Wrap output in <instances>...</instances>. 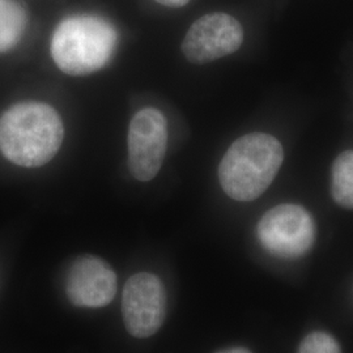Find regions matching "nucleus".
Returning a JSON list of instances; mask_svg holds the SVG:
<instances>
[{
    "mask_svg": "<svg viewBox=\"0 0 353 353\" xmlns=\"http://www.w3.org/2000/svg\"><path fill=\"white\" fill-rule=\"evenodd\" d=\"M64 138L61 115L43 102H20L0 117V152L24 168L48 164Z\"/></svg>",
    "mask_w": 353,
    "mask_h": 353,
    "instance_id": "1",
    "label": "nucleus"
},
{
    "mask_svg": "<svg viewBox=\"0 0 353 353\" xmlns=\"http://www.w3.org/2000/svg\"><path fill=\"white\" fill-rule=\"evenodd\" d=\"M284 160L275 137L252 132L236 140L219 165V181L229 198L252 202L270 188Z\"/></svg>",
    "mask_w": 353,
    "mask_h": 353,
    "instance_id": "2",
    "label": "nucleus"
},
{
    "mask_svg": "<svg viewBox=\"0 0 353 353\" xmlns=\"http://www.w3.org/2000/svg\"><path fill=\"white\" fill-rule=\"evenodd\" d=\"M117 41V30L108 20L93 14H76L65 17L55 28L51 57L67 75H90L110 61Z\"/></svg>",
    "mask_w": 353,
    "mask_h": 353,
    "instance_id": "3",
    "label": "nucleus"
},
{
    "mask_svg": "<svg viewBox=\"0 0 353 353\" xmlns=\"http://www.w3.org/2000/svg\"><path fill=\"white\" fill-rule=\"evenodd\" d=\"M256 233L261 245L270 254L296 259L312 249L316 240V223L301 205L280 204L263 214Z\"/></svg>",
    "mask_w": 353,
    "mask_h": 353,
    "instance_id": "4",
    "label": "nucleus"
},
{
    "mask_svg": "<svg viewBox=\"0 0 353 353\" xmlns=\"http://www.w3.org/2000/svg\"><path fill=\"white\" fill-rule=\"evenodd\" d=\"M168 144V122L154 108L135 114L128 126V169L140 182H148L160 172Z\"/></svg>",
    "mask_w": 353,
    "mask_h": 353,
    "instance_id": "5",
    "label": "nucleus"
},
{
    "mask_svg": "<svg viewBox=\"0 0 353 353\" xmlns=\"http://www.w3.org/2000/svg\"><path fill=\"white\" fill-rule=\"evenodd\" d=\"M166 290L161 279L150 272H139L127 280L122 294L125 326L134 338L154 335L164 323Z\"/></svg>",
    "mask_w": 353,
    "mask_h": 353,
    "instance_id": "6",
    "label": "nucleus"
},
{
    "mask_svg": "<svg viewBox=\"0 0 353 353\" xmlns=\"http://www.w3.org/2000/svg\"><path fill=\"white\" fill-rule=\"evenodd\" d=\"M242 42L239 20L228 13H208L190 26L182 51L190 63L207 64L239 50Z\"/></svg>",
    "mask_w": 353,
    "mask_h": 353,
    "instance_id": "7",
    "label": "nucleus"
},
{
    "mask_svg": "<svg viewBox=\"0 0 353 353\" xmlns=\"http://www.w3.org/2000/svg\"><path fill=\"white\" fill-rule=\"evenodd\" d=\"M65 294L77 307H103L112 303L118 280L110 265L94 255L79 256L67 271Z\"/></svg>",
    "mask_w": 353,
    "mask_h": 353,
    "instance_id": "8",
    "label": "nucleus"
},
{
    "mask_svg": "<svg viewBox=\"0 0 353 353\" xmlns=\"http://www.w3.org/2000/svg\"><path fill=\"white\" fill-rule=\"evenodd\" d=\"M28 16L16 0H0V52L13 49L26 32Z\"/></svg>",
    "mask_w": 353,
    "mask_h": 353,
    "instance_id": "9",
    "label": "nucleus"
},
{
    "mask_svg": "<svg viewBox=\"0 0 353 353\" xmlns=\"http://www.w3.org/2000/svg\"><path fill=\"white\" fill-rule=\"evenodd\" d=\"M331 192L341 207L353 210V151L341 153L332 165Z\"/></svg>",
    "mask_w": 353,
    "mask_h": 353,
    "instance_id": "10",
    "label": "nucleus"
},
{
    "mask_svg": "<svg viewBox=\"0 0 353 353\" xmlns=\"http://www.w3.org/2000/svg\"><path fill=\"white\" fill-rule=\"evenodd\" d=\"M299 353H341L338 341L326 332L309 334L300 344Z\"/></svg>",
    "mask_w": 353,
    "mask_h": 353,
    "instance_id": "11",
    "label": "nucleus"
},
{
    "mask_svg": "<svg viewBox=\"0 0 353 353\" xmlns=\"http://www.w3.org/2000/svg\"><path fill=\"white\" fill-rule=\"evenodd\" d=\"M159 4L165 6V7H170V8H181L183 6H186L190 0H154Z\"/></svg>",
    "mask_w": 353,
    "mask_h": 353,
    "instance_id": "12",
    "label": "nucleus"
},
{
    "mask_svg": "<svg viewBox=\"0 0 353 353\" xmlns=\"http://www.w3.org/2000/svg\"><path fill=\"white\" fill-rule=\"evenodd\" d=\"M217 353H252L249 350L246 348H242V347H236V348H229V350H224V351H220Z\"/></svg>",
    "mask_w": 353,
    "mask_h": 353,
    "instance_id": "13",
    "label": "nucleus"
}]
</instances>
